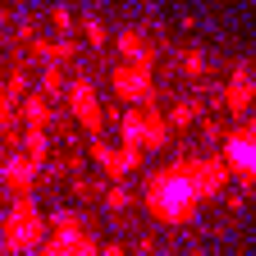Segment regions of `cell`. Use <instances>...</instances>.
Segmentation results:
<instances>
[{
	"label": "cell",
	"instance_id": "1",
	"mask_svg": "<svg viewBox=\"0 0 256 256\" xmlns=\"http://www.w3.org/2000/svg\"><path fill=\"white\" fill-rule=\"evenodd\" d=\"M146 202H151V210H156L160 220L178 224V220L192 215V206L202 202V188H197V178H192V170L156 174V178L146 183Z\"/></svg>",
	"mask_w": 256,
	"mask_h": 256
},
{
	"label": "cell",
	"instance_id": "2",
	"mask_svg": "<svg viewBox=\"0 0 256 256\" xmlns=\"http://www.w3.org/2000/svg\"><path fill=\"white\" fill-rule=\"evenodd\" d=\"M229 170L247 183H256V124L242 128V133L229 142Z\"/></svg>",
	"mask_w": 256,
	"mask_h": 256
}]
</instances>
